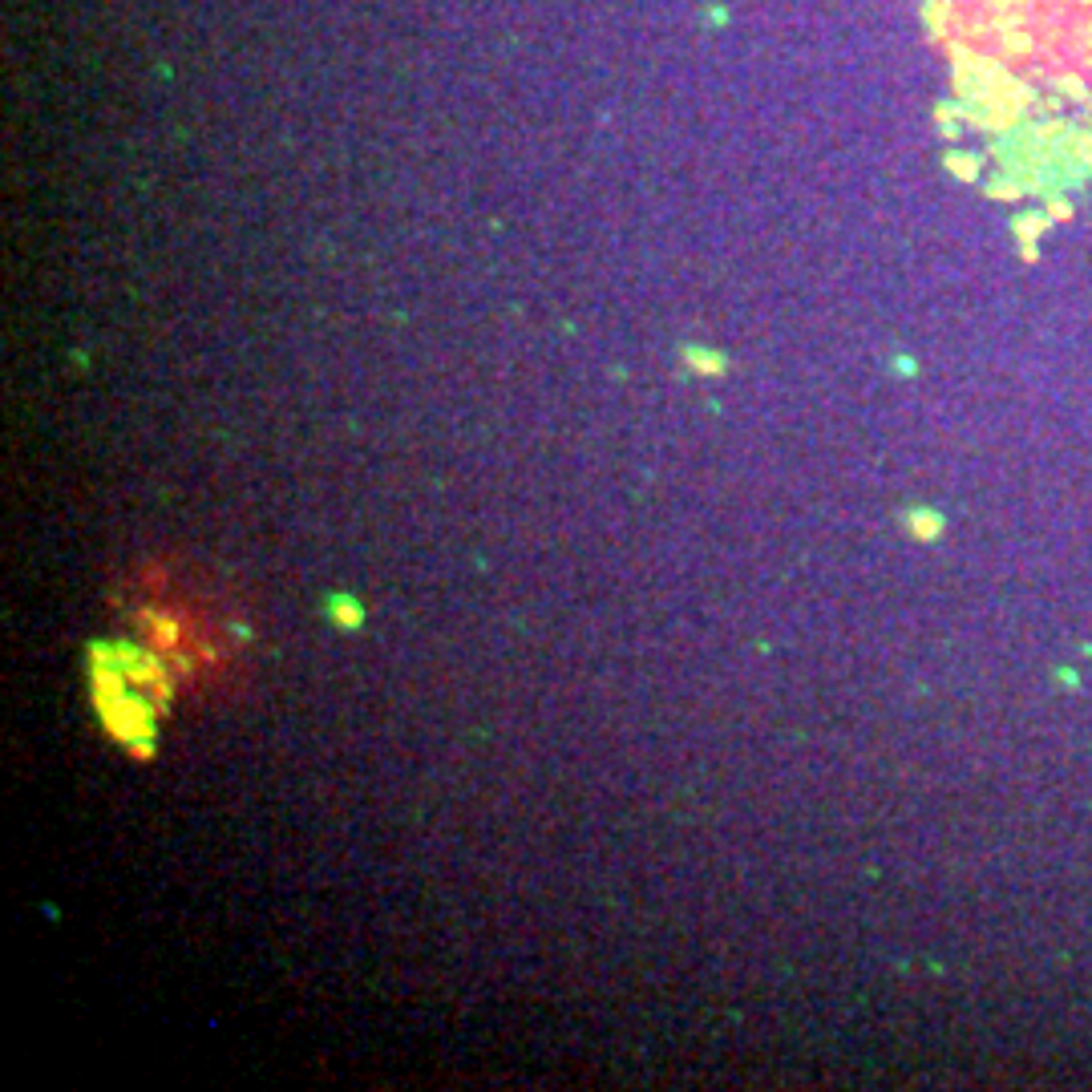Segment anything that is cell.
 Listing matches in <instances>:
<instances>
[{"label": "cell", "mask_w": 1092, "mask_h": 1092, "mask_svg": "<svg viewBox=\"0 0 1092 1092\" xmlns=\"http://www.w3.org/2000/svg\"><path fill=\"white\" fill-rule=\"evenodd\" d=\"M332 615L340 620V627H356L360 623V607L349 595H340V599H332Z\"/></svg>", "instance_id": "7a4b0ae2"}, {"label": "cell", "mask_w": 1092, "mask_h": 1092, "mask_svg": "<svg viewBox=\"0 0 1092 1092\" xmlns=\"http://www.w3.org/2000/svg\"><path fill=\"white\" fill-rule=\"evenodd\" d=\"M963 105L992 126L1092 134V0H955Z\"/></svg>", "instance_id": "6da1fadb"}]
</instances>
